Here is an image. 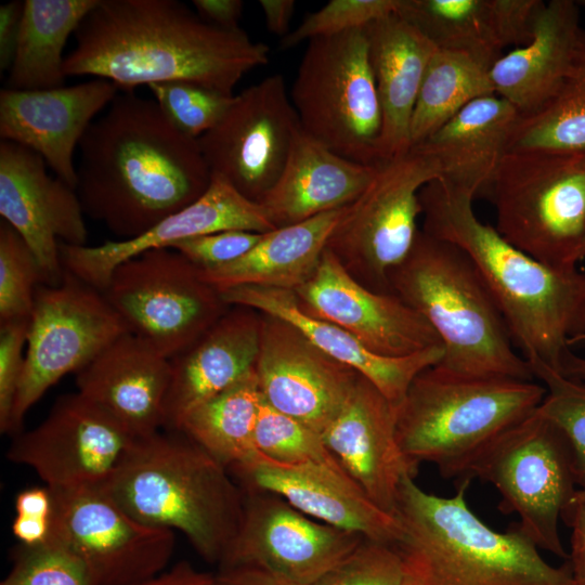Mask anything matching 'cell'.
Listing matches in <instances>:
<instances>
[{"label":"cell","mask_w":585,"mask_h":585,"mask_svg":"<svg viewBox=\"0 0 585 585\" xmlns=\"http://www.w3.org/2000/svg\"><path fill=\"white\" fill-rule=\"evenodd\" d=\"M78 151L76 192L84 214L117 240L191 205L212 179L198 140L178 130L153 98L133 91L117 94Z\"/></svg>","instance_id":"1"},{"label":"cell","mask_w":585,"mask_h":585,"mask_svg":"<svg viewBox=\"0 0 585 585\" xmlns=\"http://www.w3.org/2000/svg\"><path fill=\"white\" fill-rule=\"evenodd\" d=\"M74 37L66 77L102 78L122 91L185 80L234 95L270 60L269 46L240 27L213 26L178 0H99Z\"/></svg>","instance_id":"2"},{"label":"cell","mask_w":585,"mask_h":585,"mask_svg":"<svg viewBox=\"0 0 585 585\" xmlns=\"http://www.w3.org/2000/svg\"><path fill=\"white\" fill-rule=\"evenodd\" d=\"M474 197L441 178L430 181L419 194L422 231L468 256L522 356L559 370L564 352L585 336V272L548 265L511 245L478 218Z\"/></svg>","instance_id":"3"},{"label":"cell","mask_w":585,"mask_h":585,"mask_svg":"<svg viewBox=\"0 0 585 585\" xmlns=\"http://www.w3.org/2000/svg\"><path fill=\"white\" fill-rule=\"evenodd\" d=\"M414 479L402 481L394 511L404 585H574L568 562L548 563L516 525L497 532L473 514L466 499L470 477L450 497Z\"/></svg>","instance_id":"4"},{"label":"cell","mask_w":585,"mask_h":585,"mask_svg":"<svg viewBox=\"0 0 585 585\" xmlns=\"http://www.w3.org/2000/svg\"><path fill=\"white\" fill-rule=\"evenodd\" d=\"M104 486L135 520L181 531L209 563H220L240 525L243 490L182 431L136 438Z\"/></svg>","instance_id":"5"},{"label":"cell","mask_w":585,"mask_h":585,"mask_svg":"<svg viewBox=\"0 0 585 585\" xmlns=\"http://www.w3.org/2000/svg\"><path fill=\"white\" fill-rule=\"evenodd\" d=\"M392 294L420 313L444 349L437 365L468 377L534 380L468 256L420 230L407 258L389 275Z\"/></svg>","instance_id":"6"},{"label":"cell","mask_w":585,"mask_h":585,"mask_svg":"<svg viewBox=\"0 0 585 585\" xmlns=\"http://www.w3.org/2000/svg\"><path fill=\"white\" fill-rule=\"evenodd\" d=\"M546 394L542 384L468 377L438 365L418 374L396 407V439L415 466L430 463L446 478L467 477L476 457L531 415Z\"/></svg>","instance_id":"7"},{"label":"cell","mask_w":585,"mask_h":585,"mask_svg":"<svg viewBox=\"0 0 585 585\" xmlns=\"http://www.w3.org/2000/svg\"><path fill=\"white\" fill-rule=\"evenodd\" d=\"M289 95L309 136L352 161H380L382 113L365 27L309 40Z\"/></svg>","instance_id":"8"},{"label":"cell","mask_w":585,"mask_h":585,"mask_svg":"<svg viewBox=\"0 0 585 585\" xmlns=\"http://www.w3.org/2000/svg\"><path fill=\"white\" fill-rule=\"evenodd\" d=\"M467 477L498 491L503 514L540 550L568 559L558 530L576 492L573 455L563 433L534 411L493 440L471 463Z\"/></svg>","instance_id":"9"},{"label":"cell","mask_w":585,"mask_h":585,"mask_svg":"<svg viewBox=\"0 0 585 585\" xmlns=\"http://www.w3.org/2000/svg\"><path fill=\"white\" fill-rule=\"evenodd\" d=\"M486 190L495 229L511 245L551 266L577 264L585 236V171L571 158L508 152Z\"/></svg>","instance_id":"10"},{"label":"cell","mask_w":585,"mask_h":585,"mask_svg":"<svg viewBox=\"0 0 585 585\" xmlns=\"http://www.w3.org/2000/svg\"><path fill=\"white\" fill-rule=\"evenodd\" d=\"M441 176L438 162L411 148L376 164L364 191L346 207L327 247L370 289L391 292L390 273L410 255L420 232L419 194Z\"/></svg>","instance_id":"11"},{"label":"cell","mask_w":585,"mask_h":585,"mask_svg":"<svg viewBox=\"0 0 585 585\" xmlns=\"http://www.w3.org/2000/svg\"><path fill=\"white\" fill-rule=\"evenodd\" d=\"M129 333L167 359L188 348L225 312L221 294L172 248H155L115 268L102 290Z\"/></svg>","instance_id":"12"},{"label":"cell","mask_w":585,"mask_h":585,"mask_svg":"<svg viewBox=\"0 0 585 585\" xmlns=\"http://www.w3.org/2000/svg\"><path fill=\"white\" fill-rule=\"evenodd\" d=\"M128 329L98 288L65 270L57 285L41 284L28 322L24 368L11 433L28 410L64 376L77 374Z\"/></svg>","instance_id":"13"},{"label":"cell","mask_w":585,"mask_h":585,"mask_svg":"<svg viewBox=\"0 0 585 585\" xmlns=\"http://www.w3.org/2000/svg\"><path fill=\"white\" fill-rule=\"evenodd\" d=\"M50 490V537L83 563L91 585H132L167 567L173 530L135 520L104 484Z\"/></svg>","instance_id":"14"},{"label":"cell","mask_w":585,"mask_h":585,"mask_svg":"<svg viewBox=\"0 0 585 585\" xmlns=\"http://www.w3.org/2000/svg\"><path fill=\"white\" fill-rule=\"evenodd\" d=\"M299 130L285 78L273 74L234 94L198 143L211 174L261 203L281 177Z\"/></svg>","instance_id":"15"},{"label":"cell","mask_w":585,"mask_h":585,"mask_svg":"<svg viewBox=\"0 0 585 585\" xmlns=\"http://www.w3.org/2000/svg\"><path fill=\"white\" fill-rule=\"evenodd\" d=\"M79 392L60 396L34 429L20 432L6 457L31 468L50 489L105 484L135 441Z\"/></svg>","instance_id":"16"},{"label":"cell","mask_w":585,"mask_h":585,"mask_svg":"<svg viewBox=\"0 0 585 585\" xmlns=\"http://www.w3.org/2000/svg\"><path fill=\"white\" fill-rule=\"evenodd\" d=\"M243 492L240 525L219 567L251 566L297 585H312L364 538L313 520L274 493Z\"/></svg>","instance_id":"17"},{"label":"cell","mask_w":585,"mask_h":585,"mask_svg":"<svg viewBox=\"0 0 585 585\" xmlns=\"http://www.w3.org/2000/svg\"><path fill=\"white\" fill-rule=\"evenodd\" d=\"M0 216L34 252L42 284H60V243L86 245L84 211L76 190L50 176L40 155L9 141L0 142Z\"/></svg>","instance_id":"18"},{"label":"cell","mask_w":585,"mask_h":585,"mask_svg":"<svg viewBox=\"0 0 585 585\" xmlns=\"http://www.w3.org/2000/svg\"><path fill=\"white\" fill-rule=\"evenodd\" d=\"M295 294L306 312L343 328L375 354L402 358L442 346L420 313L392 292L365 286L328 248Z\"/></svg>","instance_id":"19"},{"label":"cell","mask_w":585,"mask_h":585,"mask_svg":"<svg viewBox=\"0 0 585 585\" xmlns=\"http://www.w3.org/2000/svg\"><path fill=\"white\" fill-rule=\"evenodd\" d=\"M264 317L255 367L261 396L322 435L360 374L325 354L290 324Z\"/></svg>","instance_id":"20"},{"label":"cell","mask_w":585,"mask_h":585,"mask_svg":"<svg viewBox=\"0 0 585 585\" xmlns=\"http://www.w3.org/2000/svg\"><path fill=\"white\" fill-rule=\"evenodd\" d=\"M229 470L242 490L280 495L323 523L391 544L401 536L398 518L374 504L336 458L286 464L258 452Z\"/></svg>","instance_id":"21"},{"label":"cell","mask_w":585,"mask_h":585,"mask_svg":"<svg viewBox=\"0 0 585 585\" xmlns=\"http://www.w3.org/2000/svg\"><path fill=\"white\" fill-rule=\"evenodd\" d=\"M119 93L94 78L47 90L0 91V138L40 155L54 174L76 190L74 156L90 125Z\"/></svg>","instance_id":"22"},{"label":"cell","mask_w":585,"mask_h":585,"mask_svg":"<svg viewBox=\"0 0 585 585\" xmlns=\"http://www.w3.org/2000/svg\"><path fill=\"white\" fill-rule=\"evenodd\" d=\"M275 229L260 203L245 197L227 181L212 174L209 187L198 199L146 233L98 246L60 243V252L66 271L102 291L116 266L146 250L171 248L182 239L219 231L268 233Z\"/></svg>","instance_id":"23"},{"label":"cell","mask_w":585,"mask_h":585,"mask_svg":"<svg viewBox=\"0 0 585 585\" xmlns=\"http://www.w3.org/2000/svg\"><path fill=\"white\" fill-rule=\"evenodd\" d=\"M396 407L365 377L359 376L344 404L323 431L326 448L369 499L394 515L402 481L418 467L396 439Z\"/></svg>","instance_id":"24"},{"label":"cell","mask_w":585,"mask_h":585,"mask_svg":"<svg viewBox=\"0 0 585 585\" xmlns=\"http://www.w3.org/2000/svg\"><path fill=\"white\" fill-rule=\"evenodd\" d=\"M169 380L170 360L129 332L76 374L77 392L135 438L164 429Z\"/></svg>","instance_id":"25"},{"label":"cell","mask_w":585,"mask_h":585,"mask_svg":"<svg viewBox=\"0 0 585 585\" xmlns=\"http://www.w3.org/2000/svg\"><path fill=\"white\" fill-rule=\"evenodd\" d=\"M248 310L235 307L226 311L188 348L170 359L164 430L180 431L194 408L255 369L261 320Z\"/></svg>","instance_id":"26"},{"label":"cell","mask_w":585,"mask_h":585,"mask_svg":"<svg viewBox=\"0 0 585 585\" xmlns=\"http://www.w3.org/2000/svg\"><path fill=\"white\" fill-rule=\"evenodd\" d=\"M220 294L227 306L253 309L290 324L325 354L369 380L395 407L415 377L444 355L442 346L402 358L375 354L343 328L306 312L294 290L238 286Z\"/></svg>","instance_id":"27"},{"label":"cell","mask_w":585,"mask_h":585,"mask_svg":"<svg viewBox=\"0 0 585 585\" xmlns=\"http://www.w3.org/2000/svg\"><path fill=\"white\" fill-rule=\"evenodd\" d=\"M542 0H400L398 13L441 50L467 54L486 67L507 47L526 44Z\"/></svg>","instance_id":"28"},{"label":"cell","mask_w":585,"mask_h":585,"mask_svg":"<svg viewBox=\"0 0 585 585\" xmlns=\"http://www.w3.org/2000/svg\"><path fill=\"white\" fill-rule=\"evenodd\" d=\"M382 113L380 161L411 150L410 127L428 64L438 48L398 12L365 27Z\"/></svg>","instance_id":"29"},{"label":"cell","mask_w":585,"mask_h":585,"mask_svg":"<svg viewBox=\"0 0 585 585\" xmlns=\"http://www.w3.org/2000/svg\"><path fill=\"white\" fill-rule=\"evenodd\" d=\"M582 29L575 1L545 2L531 40L503 54L490 68L495 94L520 116L538 110L559 89Z\"/></svg>","instance_id":"30"},{"label":"cell","mask_w":585,"mask_h":585,"mask_svg":"<svg viewBox=\"0 0 585 585\" xmlns=\"http://www.w3.org/2000/svg\"><path fill=\"white\" fill-rule=\"evenodd\" d=\"M375 171L376 164L347 159L300 128L281 177L260 204L276 227L299 223L349 206Z\"/></svg>","instance_id":"31"},{"label":"cell","mask_w":585,"mask_h":585,"mask_svg":"<svg viewBox=\"0 0 585 585\" xmlns=\"http://www.w3.org/2000/svg\"><path fill=\"white\" fill-rule=\"evenodd\" d=\"M518 117L517 109L503 98L483 96L412 148L438 162L439 178L477 195L486 190L506 155Z\"/></svg>","instance_id":"32"},{"label":"cell","mask_w":585,"mask_h":585,"mask_svg":"<svg viewBox=\"0 0 585 585\" xmlns=\"http://www.w3.org/2000/svg\"><path fill=\"white\" fill-rule=\"evenodd\" d=\"M346 207L263 233L240 258L218 268L199 269V274L219 292L238 286L295 291L317 269Z\"/></svg>","instance_id":"33"},{"label":"cell","mask_w":585,"mask_h":585,"mask_svg":"<svg viewBox=\"0 0 585 585\" xmlns=\"http://www.w3.org/2000/svg\"><path fill=\"white\" fill-rule=\"evenodd\" d=\"M99 0H25L6 87L47 90L64 86V49Z\"/></svg>","instance_id":"34"},{"label":"cell","mask_w":585,"mask_h":585,"mask_svg":"<svg viewBox=\"0 0 585 585\" xmlns=\"http://www.w3.org/2000/svg\"><path fill=\"white\" fill-rule=\"evenodd\" d=\"M508 152L573 158L585 153V29L554 96L538 110L518 117Z\"/></svg>","instance_id":"35"},{"label":"cell","mask_w":585,"mask_h":585,"mask_svg":"<svg viewBox=\"0 0 585 585\" xmlns=\"http://www.w3.org/2000/svg\"><path fill=\"white\" fill-rule=\"evenodd\" d=\"M261 393L256 369L194 408L180 431L194 440L227 469L251 459L258 450L255 430Z\"/></svg>","instance_id":"36"},{"label":"cell","mask_w":585,"mask_h":585,"mask_svg":"<svg viewBox=\"0 0 585 585\" xmlns=\"http://www.w3.org/2000/svg\"><path fill=\"white\" fill-rule=\"evenodd\" d=\"M495 94L490 68L473 57L438 49L426 69L413 110L411 148L419 145L472 101Z\"/></svg>","instance_id":"37"},{"label":"cell","mask_w":585,"mask_h":585,"mask_svg":"<svg viewBox=\"0 0 585 585\" xmlns=\"http://www.w3.org/2000/svg\"><path fill=\"white\" fill-rule=\"evenodd\" d=\"M528 362L534 378L546 389L535 411L566 437L573 455L576 483L585 487V381L569 378L538 359Z\"/></svg>","instance_id":"38"},{"label":"cell","mask_w":585,"mask_h":585,"mask_svg":"<svg viewBox=\"0 0 585 585\" xmlns=\"http://www.w3.org/2000/svg\"><path fill=\"white\" fill-rule=\"evenodd\" d=\"M42 275L37 259L23 237L0 222V323L27 320L32 312Z\"/></svg>","instance_id":"39"},{"label":"cell","mask_w":585,"mask_h":585,"mask_svg":"<svg viewBox=\"0 0 585 585\" xmlns=\"http://www.w3.org/2000/svg\"><path fill=\"white\" fill-rule=\"evenodd\" d=\"M147 88L172 125L196 140L220 121L234 96L185 80L153 83Z\"/></svg>","instance_id":"40"},{"label":"cell","mask_w":585,"mask_h":585,"mask_svg":"<svg viewBox=\"0 0 585 585\" xmlns=\"http://www.w3.org/2000/svg\"><path fill=\"white\" fill-rule=\"evenodd\" d=\"M258 452L280 463L298 464L335 458L322 435L271 405L261 396L255 430Z\"/></svg>","instance_id":"41"},{"label":"cell","mask_w":585,"mask_h":585,"mask_svg":"<svg viewBox=\"0 0 585 585\" xmlns=\"http://www.w3.org/2000/svg\"><path fill=\"white\" fill-rule=\"evenodd\" d=\"M12 562L0 585H91L83 563L51 537L37 545L18 544Z\"/></svg>","instance_id":"42"},{"label":"cell","mask_w":585,"mask_h":585,"mask_svg":"<svg viewBox=\"0 0 585 585\" xmlns=\"http://www.w3.org/2000/svg\"><path fill=\"white\" fill-rule=\"evenodd\" d=\"M400 0H330L308 14L302 23L282 39L283 49L302 41L364 28L399 11Z\"/></svg>","instance_id":"43"},{"label":"cell","mask_w":585,"mask_h":585,"mask_svg":"<svg viewBox=\"0 0 585 585\" xmlns=\"http://www.w3.org/2000/svg\"><path fill=\"white\" fill-rule=\"evenodd\" d=\"M401 556L391 543L364 537L358 547L312 585H403Z\"/></svg>","instance_id":"44"},{"label":"cell","mask_w":585,"mask_h":585,"mask_svg":"<svg viewBox=\"0 0 585 585\" xmlns=\"http://www.w3.org/2000/svg\"><path fill=\"white\" fill-rule=\"evenodd\" d=\"M27 320L0 323V431L11 433V418L27 344Z\"/></svg>","instance_id":"45"},{"label":"cell","mask_w":585,"mask_h":585,"mask_svg":"<svg viewBox=\"0 0 585 585\" xmlns=\"http://www.w3.org/2000/svg\"><path fill=\"white\" fill-rule=\"evenodd\" d=\"M262 234L242 230L219 231L182 239L171 248L198 269H213L244 256L259 242Z\"/></svg>","instance_id":"46"},{"label":"cell","mask_w":585,"mask_h":585,"mask_svg":"<svg viewBox=\"0 0 585 585\" xmlns=\"http://www.w3.org/2000/svg\"><path fill=\"white\" fill-rule=\"evenodd\" d=\"M561 519L571 529L568 564L574 585H585V487L575 494L561 514Z\"/></svg>","instance_id":"47"},{"label":"cell","mask_w":585,"mask_h":585,"mask_svg":"<svg viewBox=\"0 0 585 585\" xmlns=\"http://www.w3.org/2000/svg\"><path fill=\"white\" fill-rule=\"evenodd\" d=\"M24 1H10L0 6V70H9L13 62L23 16Z\"/></svg>","instance_id":"48"},{"label":"cell","mask_w":585,"mask_h":585,"mask_svg":"<svg viewBox=\"0 0 585 585\" xmlns=\"http://www.w3.org/2000/svg\"><path fill=\"white\" fill-rule=\"evenodd\" d=\"M196 13L207 23L224 28H239L244 2L240 0H193Z\"/></svg>","instance_id":"49"},{"label":"cell","mask_w":585,"mask_h":585,"mask_svg":"<svg viewBox=\"0 0 585 585\" xmlns=\"http://www.w3.org/2000/svg\"><path fill=\"white\" fill-rule=\"evenodd\" d=\"M214 585H297L264 569L251 566L219 567Z\"/></svg>","instance_id":"50"},{"label":"cell","mask_w":585,"mask_h":585,"mask_svg":"<svg viewBox=\"0 0 585 585\" xmlns=\"http://www.w3.org/2000/svg\"><path fill=\"white\" fill-rule=\"evenodd\" d=\"M52 507V492L47 485L24 490L15 498L16 517L22 519L51 521Z\"/></svg>","instance_id":"51"},{"label":"cell","mask_w":585,"mask_h":585,"mask_svg":"<svg viewBox=\"0 0 585 585\" xmlns=\"http://www.w3.org/2000/svg\"><path fill=\"white\" fill-rule=\"evenodd\" d=\"M132 585H214V574L200 572L190 562L180 561L169 571Z\"/></svg>","instance_id":"52"},{"label":"cell","mask_w":585,"mask_h":585,"mask_svg":"<svg viewBox=\"0 0 585 585\" xmlns=\"http://www.w3.org/2000/svg\"><path fill=\"white\" fill-rule=\"evenodd\" d=\"M268 30L278 37H286L289 30L290 20L295 13V0H260Z\"/></svg>","instance_id":"53"},{"label":"cell","mask_w":585,"mask_h":585,"mask_svg":"<svg viewBox=\"0 0 585 585\" xmlns=\"http://www.w3.org/2000/svg\"><path fill=\"white\" fill-rule=\"evenodd\" d=\"M559 372L569 378L585 381V358L575 354L569 348L561 359Z\"/></svg>","instance_id":"54"},{"label":"cell","mask_w":585,"mask_h":585,"mask_svg":"<svg viewBox=\"0 0 585 585\" xmlns=\"http://www.w3.org/2000/svg\"><path fill=\"white\" fill-rule=\"evenodd\" d=\"M571 161L575 168L585 171V153L580 156L571 158Z\"/></svg>","instance_id":"55"},{"label":"cell","mask_w":585,"mask_h":585,"mask_svg":"<svg viewBox=\"0 0 585 585\" xmlns=\"http://www.w3.org/2000/svg\"><path fill=\"white\" fill-rule=\"evenodd\" d=\"M585 259V236L577 253V262Z\"/></svg>","instance_id":"56"},{"label":"cell","mask_w":585,"mask_h":585,"mask_svg":"<svg viewBox=\"0 0 585 585\" xmlns=\"http://www.w3.org/2000/svg\"><path fill=\"white\" fill-rule=\"evenodd\" d=\"M404 585V584H403Z\"/></svg>","instance_id":"57"}]
</instances>
